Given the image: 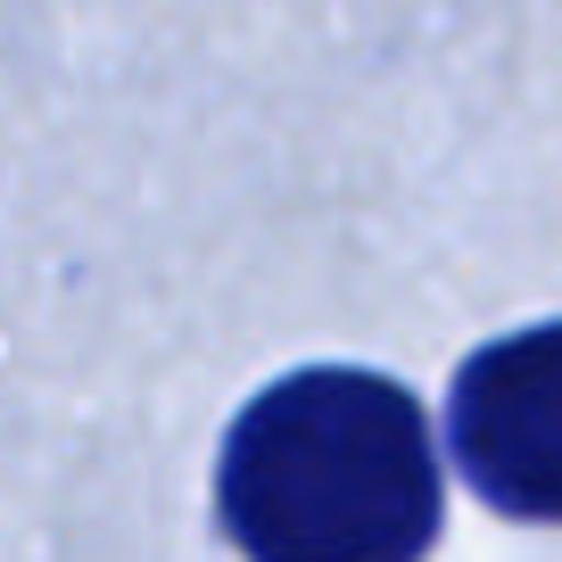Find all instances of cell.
Instances as JSON below:
<instances>
[{
    "label": "cell",
    "mask_w": 562,
    "mask_h": 562,
    "mask_svg": "<svg viewBox=\"0 0 562 562\" xmlns=\"http://www.w3.org/2000/svg\"><path fill=\"white\" fill-rule=\"evenodd\" d=\"M447 447L513 521H562V323L488 339L447 389Z\"/></svg>",
    "instance_id": "7a4b0ae2"
},
{
    "label": "cell",
    "mask_w": 562,
    "mask_h": 562,
    "mask_svg": "<svg viewBox=\"0 0 562 562\" xmlns=\"http://www.w3.org/2000/svg\"><path fill=\"white\" fill-rule=\"evenodd\" d=\"M215 513L248 562H414L439 538L422 405L381 372H290L232 422Z\"/></svg>",
    "instance_id": "6da1fadb"
}]
</instances>
